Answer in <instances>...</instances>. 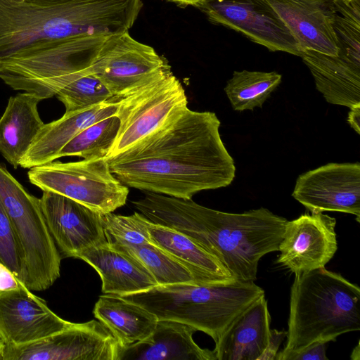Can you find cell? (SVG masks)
Listing matches in <instances>:
<instances>
[{"label":"cell","instance_id":"obj_39","mask_svg":"<svg viewBox=\"0 0 360 360\" xmlns=\"http://www.w3.org/2000/svg\"><path fill=\"white\" fill-rule=\"evenodd\" d=\"M4 346V343L0 340V355L1 354Z\"/></svg>","mask_w":360,"mask_h":360},{"label":"cell","instance_id":"obj_36","mask_svg":"<svg viewBox=\"0 0 360 360\" xmlns=\"http://www.w3.org/2000/svg\"><path fill=\"white\" fill-rule=\"evenodd\" d=\"M347 122L350 127L358 134H360V103L349 108Z\"/></svg>","mask_w":360,"mask_h":360},{"label":"cell","instance_id":"obj_23","mask_svg":"<svg viewBox=\"0 0 360 360\" xmlns=\"http://www.w3.org/2000/svg\"><path fill=\"white\" fill-rule=\"evenodd\" d=\"M300 57L328 103L349 108L360 103V62L340 53L330 56L310 50Z\"/></svg>","mask_w":360,"mask_h":360},{"label":"cell","instance_id":"obj_27","mask_svg":"<svg viewBox=\"0 0 360 360\" xmlns=\"http://www.w3.org/2000/svg\"><path fill=\"white\" fill-rule=\"evenodd\" d=\"M109 245L138 260L155 278L158 285L197 284L191 272L183 264L153 243Z\"/></svg>","mask_w":360,"mask_h":360},{"label":"cell","instance_id":"obj_33","mask_svg":"<svg viewBox=\"0 0 360 360\" xmlns=\"http://www.w3.org/2000/svg\"><path fill=\"white\" fill-rule=\"evenodd\" d=\"M327 343L316 342L299 351L278 353L276 360H328L326 352Z\"/></svg>","mask_w":360,"mask_h":360},{"label":"cell","instance_id":"obj_26","mask_svg":"<svg viewBox=\"0 0 360 360\" xmlns=\"http://www.w3.org/2000/svg\"><path fill=\"white\" fill-rule=\"evenodd\" d=\"M281 80L276 72L234 71L224 91L233 110H252L262 108Z\"/></svg>","mask_w":360,"mask_h":360},{"label":"cell","instance_id":"obj_19","mask_svg":"<svg viewBox=\"0 0 360 360\" xmlns=\"http://www.w3.org/2000/svg\"><path fill=\"white\" fill-rule=\"evenodd\" d=\"M195 331L178 321L158 320L150 336L122 347L118 360H217L214 349H202L195 342Z\"/></svg>","mask_w":360,"mask_h":360},{"label":"cell","instance_id":"obj_5","mask_svg":"<svg viewBox=\"0 0 360 360\" xmlns=\"http://www.w3.org/2000/svg\"><path fill=\"white\" fill-rule=\"evenodd\" d=\"M264 295L254 281H236L224 285H156L120 297L143 307L158 320L178 321L202 331L215 342L238 315Z\"/></svg>","mask_w":360,"mask_h":360},{"label":"cell","instance_id":"obj_24","mask_svg":"<svg viewBox=\"0 0 360 360\" xmlns=\"http://www.w3.org/2000/svg\"><path fill=\"white\" fill-rule=\"evenodd\" d=\"M40 101L27 92L11 96L0 117V154L14 169L44 124L37 108Z\"/></svg>","mask_w":360,"mask_h":360},{"label":"cell","instance_id":"obj_10","mask_svg":"<svg viewBox=\"0 0 360 360\" xmlns=\"http://www.w3.org/2000/svg\"><path fill=\"white\" fill-rule=\"evenodd\" d=\"M121 347L105 326L91 320L30 344L4 345L0 360H118Z\"/></svg>","mask_w":360,"mask_h":360},{"label":"cell","instance_id":"obj_29","mask_svg":"<svg viewBox=\"0 0 360 360\" xmlns=\"http://www.w3.org/2000/svg\"><path fill=\"white\" fill-rule=\"evenodd\" d=\"M338 53L360 62V0H333Z\"/></svg>","mask_w":360,"mask_h":360},{"label":"cell","instance_id":"obj_8","mask_svg":"<svg viewBox=\"0 0 360 360\" xmlns=\"http://www.w3.org/2000/svg\"><path fill=\"white\" fill-rule=\"evenodd\" d=\"M114 99L120 129L106 158L127 150L188 108L185 90L171 67Z\"/></svg>","mask_w":360,"mask_h":360},{"label":"cell","instance_id":"obj_15","mask_svg":"<svg viewBox=\"0 0 360 360\" xmlns=\"http://www.w3.org/2000/svg\"><path fill=\"white\" fill-rule=\"evenodd\" d=\"M40 205L61 257H75L107 242L101 214L60 194L43 191Z\"/></svg>","mask_w":360,"mask_h":360},{"label":"cell","instance_id":"obj_12","mask_svg":"<svg viewBox=\"0 0 360 360\" xmlns=\"http://www.w3.org/2000/svg\"><path fill=\"white\" fill-rule=\"evenodd\" d=\"M169 67L154 48L134 39L127 31L107 37L92 72L116 96Z\"/></svg>","mask_w":360,"mask_h":360},{"label":"cell","instance_id":"obj_21","mask_svg":"<svg viewBox=\"0 0 360 360\" xmlns=\"http://www.w3.org/2000/svg\"><path fill=\"white\" fill-rule=\"evenodd\" d=\"M99 274L103 294L124 295L150 289L158 283L147 269L131 255L107 242L82 252L77 257Z\"/></svg>","mask_w":360,"mask_h":360},{"label":"cell","instance_id":"obj_13","mask_svg":"<svg viewBox=\"0 0 360 360\" xmlns=\"http://www.w3.org/2000/svg\"><path fill=\"white\" fill-rule=\"evenodd\" d=\"M292 197L311 213L340 212L360 222V164L329 163L302 174Z\"/></svg>","mask_w":360,"mask_h":360},{"label":"cell","instance_id":"obj_28","mask_svg":"<svg viewBox=\"0 0 360 360\" xmlns=\"http://www.w3.org/2000/svg\"><path fill=\"white\" fill-rule=\"evenodd\" d=\"M120 129V119L113 115L94 122L72 139L58 153L57 159L77 156L83 159L107 158Z\"/></svg>","mask_w":360,"mask_h":360},{"label":"cell","instance_id":"obj_37","mask_svg":"<svg viewBox=\"0 0 360 360\" xmlns=\"http://www.w3.org/2000/svg\"><path fill=\"white\" fill-rule=\"evenodd\" d=\"M170 2L174 3L180 6H195L198 7L207 0H167Z\"/></svg>","mask_w":360,"mask_h":360},{"label":"cell","instance_id":"obj_35","mask_svg":"<svg viewBox=\"0 0 360 360\" xmlns=\"http://www.w3.org/2000/svg\"><path fill=\"white\" fill-rule=\"evenodd\" d=\"M24 285L13 272L0 262V290L14 289Z\"/></svg>","mask_w":360,"mask_h":360},{"label":"cell","instance_id":"obj_32","mask_svg":"<svg viewBox=\"0 0 360 360\" xmlns=\"http://www.w3.org/2000/svg\"><path fill=\"white\" fill-rule=\"evenodd\" d=\"M0 262L22 283L25 273L21 254L8 214L0 202Z\"/></svg>","mask_w":360,"mask_h":360},{"label":"cell","instance_id":"obj_22","mask_svg":"<svg viewBox=\"0 0 360 360\" xmlns=\"http://www.w3.org/2000/svg\"><path fill=\"white\" fill-rule=\"evenodd\" d=\"M151 243L183 264L199 285H224L236 281L216 257L185 234L146 218Z\"/></svg>","mask_w":360,"mask_h":360},{"label":"cell","instance_id":"obj_14","mask_svg":"<svg viewBox=\"0 0 360 360\" xmlns=\"http://www.w3.org/2000/svg\"><path fill=\"white\" fill-rule=\"evenodd\" d=\"M336 219L323 212L287 221L277 263L295 274L325 267L338 250Z\"/></svg>","mask_w":360,"mask_h":360},{"label":"cell","instance_id":"obj_30","mask_svg":"<svg viewBox=\"0 0 360 360\" xmlns=\"http://www.w3.org/2000/svg\"><path fill=\"white\" fill-rule=\"evenodd\" d=\"M56 96L65 105V112L96 105L111 100L114 96L101 79L93 72L70 83Z\"/></svg>","mask_w":360,"mask_h":360},{"label":"cell","instance_id":"obj_20","mask_svg":"<svg viewBox=\"0 0 360 360\" xmlns=\"http://www.w3.org/2000/svg\"><path fill=\"white\" fill-rule=\"evenodd\" d=\"M117 108L113 96L96 105L65 112L58 120L44 124L20 167L30 169L55 161L60 150L78 133L94 122L115 115Z\"/></svg>","mask_w":360,"mask_h":360},{"label":"cell","instance_id":"obj_34","mask_svg":"<svg viewBox=\"0 0 360 360\" xmlns=\"http://www.w3.org/2000/svg\"><path fill=\"white\" fill-rule=\"evenodd\" d=\"M286 336L287 331L271 329L268 345L258 360H276L279 347Z\"/></svg>","mask_w":360,"mask_h":360},{"label":"cell","instance_id":"obj_6","mask_svg":"<svg viewBox=\"0 0 360 360\" xmlns=\"http://www.w3.org/2000/svg\"><path fill=\"white\" fill-rule=\"evenodd\" d=\"M108 36H79L36 44L0 62V79L13 90L32 94L41 101L51 98L92 72Z\"/></svg>","mask_w":360,"mask_h":360},{"label":"cell","instance_id":"obj_18","mask_svg":"<svg viewBox=\"0 0 360 360\" xmlns=\"http://www.w3.org/2000/svg\"><path fill=\"white\" fill-rule=\"evenodd\" d=\"M271 316L265 295L238 315L215 342L217 360H258L271 333Z\"/></svg>","mask_w":360,"mask_h":360},{"label":"cell","instance_id":"obj_11","mask_svg":"<svg viewBox=\"0 0 360 360\" xmlns=\"http://www.w3.org/2000/svg\"><path fill=\"white\" fill-rule=\"evenodd\" d=\"M198 8L212 23L239 32L269 51L301 56L296 40L264 0H207Z\"/></svg>","mask_w":360,"mask_h":360},{"label":"cell","instance_id":"obj_3","mask_svg":"<svg viewBox=\"0 0 360 360\" xmlns=\"http://www.w3.org/2000/svg\"><path fill=\"white\" fill-rule=\"evenodd\" d=\"M142 0H0V62L36 44L127 32Z\"/></svg>","mask_w":360,"mask_h":360},{"label":"cell","instance_id":"obj_25","mask_svg":"<svg viewBox=\"0 0 360 360\" xmlns=\"http://www.w3.org/2000/svg\"><path fill=\"white\" fill-rule=\"evenodd\" d=\"M94 314L110 330L122 347L150 336L158 321L155 314L143 307L110 294L99 297Z\"/></svg>","mask_w":360,"mask_h":360},{"label":"cell","instance_id":"obj_16","mask_svg":"<svg viewBox=\"0 0 360 360\" xmlns=\"http://www.w3.org/2000/svg\"><path fill=\"white\" fill-rule=\"evenodd\" d=\"M72 323L52 311L44 300L24 285L0 290V340L5 345L30 344Z\"/></svg>","mask_w":360,"mask_h":360},{"label":"cell","instance_id":"obj_2","mask_svg":"<svg viewBox=\"0 0 360 360\" xmlns=\"http://www.w3.org/2000/svg\"><path fill=\"white\" fill-rule=\"evenodd\" d=\"M151 221L188 236L217 259L238 281H255L259 262L278 251L287 219L260 207L229 213L183 199L147 192L131 202Z\"/></svg>","mask_w":360,"mask_h":360},{"label":"cell","instance_id":"obj_4","mask_svg":"<svg viewBox=\"0 0 360 360\" xmlns=\"http://www.w3.org/2000/svg\"><path fill=\"white\" fill-rule=\"evenodd\" d=\"M290 289L287 340L278 353L316 342L335 341L360 330V288L325 267L295 274Z\"/></svg>","mask_w":360,"mask_h":360},{"label":"cell","instance_id":"obj_7","mask_svg":"<svg viewBox=\"0 0 360 360\" xmlns=\"http://www.w3.org/2000/svg\"><path fill=\"white\" fill-rule=\"evenodd\" d=\"M0 202L11 221L24 266V285L49 288L60 275L61 255L50 233L40 199L31 195L0 162Z\"/></svg>","mask_w":360,"mask_h":360},{"label":"cell","instance_id":"obj_9","mask_svg":"<svg viewBox=\"0 0 360 360\" xmlns=\"http://www.w3.org/2000/svg\"><path fill=\"white\" fill-rule=\"evenodd\" d=\"M30 183L106 214L125 205L129 188L111 172L107 158L53 161L30 169Z\"/></svg>","mask_w":360,"mask_h":360},{"label":"cell","instance_id":"obj_31","mask_svg":"<svg viewBox=\"0 0 360 360\" xmlns=\"http://www.w3.org/2000/svg\"><path fill=\"white\" fill-rule=\"evenodd\" d=\"M107 243L110 245L152 243L146 226V217L139 212L129 216L112 212L101 214Z\"/></svg>","mask_w":360,"mask_h":360},{"label":"cell","instance_id":"obj_1","mask_svg":"<svg viewBox=\"0 0 360 360\" xmlns=\"http://www.w3.org/2000/svg\"><path fill=\"white\" fill-rule=\"evenodd\" d=\"M212 112L186 108L121 153L107 158L111 172L127 187L191 199L226 187L236 176L233 159Z\"/></svg>","mask_w":360,"mask_h":360},{"label":"cell","instance_id":"obj_38","mask_svg":"<svg viewBox=\"0 0 360 360\" xmlns=\"http://www.w3.org/2000/svg\"><path fill=\"white\" fill-rule=\"evenodd\" d=\"M351 359L352 360H359L360 359V347L359 342L357 343L356 347L353 349L351 356Z\"/></svg>","mask_w":360,"mask_h":360},{"label":"cell","instance_id":"obj_17","mask_svg":"<svg viewBox=\"0 0 360 360\" xmlns=\"http://www.w3.org/2000/svg\"><path fill=\"white\" fill-rule=\"evenodd\" d=\"M296 40L302 53L338 56L333 0H264Z\"/></svg>","mask_w":360,"mask_h":360}]
</instances>
